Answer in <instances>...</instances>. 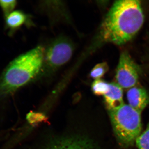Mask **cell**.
Wrapping results in <instances>:
<instances>
[{
  "label": "cell",
  "mask_w": 149,
  "mask_h": 149,
  "mask_svg": "<svg viewBox=\"0 0 149 149\" xmlns=\"http://www.w3.org/2000/svg\"><path fill=\"white\" fill-rule=\"evenodd\" d=\"M48 149H96L90 141L80 138L62 139L54 143Z\"/></svg>",
  "instance_id": "ba28073f"
},
{
  "label": "cell",
  "mask_w": 149,
  "mask_h": 149,
  "mask_svg": "<svg viewBox=\"0 0 149 149\" xmlns=\"http://www.w3.org/2000/svg\"><path fill=\"white\" fill-rule=\"evenodd\" d=\"M109 70L107 63L103 62L95 65L91 70L90 76L93 79H99L105 74Z\"/></svg>",
  "instance_id": "8fae6325"
},
{
  "label": "cell",
  "mask_w": 149,
  "mask_h": 149,
  "mask_svg": "<svg viewBox=\"0 0 149 149\" xmlns=\"http://www.w3.org/2000/svg\"><path fill=\"white\" fill-rule=\"evenodd\" d=\"M144 21L140 1H116L107 14L102 25L103 39L118 45H123L139 32Z\"/></svg>",
  "instance_id": "6da1fadb"
},
{
  "label": "cell",
  "mask_w": 149,
  "mask_h": 149,
  "mask_svg": "<svg viewBox=\"0 0 149 149\" xmlns=\"http://www.w3.org/2000/svg\"><path fill=\"white\" fill-rule=\"evenodd\" d=\"M109 89V83L101 79H97L92 85V90L93 93L97 96L104 95Z\"/></svg>",
  "instance_id": "30bf717a"
},
{
  "label": "cell",
  "mask_w": 149,
  "mask_h": 149,
  "mask_svg": "<svg viewBox=\"0 0 149 149\" xmlns=\"http://www.w3.org/2000/svg\"><path fill=\"white\" fill-rule=\"evenodd\" d=\"M16 1H1L0 0V7L6 17L12 12V10L16 6Z\"/></svg>",
  "instance_id": "4fadbf2b"
},
{
  "label": "cell",
  "mask_w": 149,
  "mask_h": 149,
  "mask_svg": "<svg viewBox=\"0 0 149 149\" xmlns=\"http://www.w3.org/2000/svg\"><path fill=\"white\" fill-rule=\"evenodd\" d=\"M45 53L44 48L38 46L10 63L0 78V101L7 98L37 76L42 67Z\"/></svg>",
  "instance_id": "7a4b0ae2"
},
{
  "label": "cell",
  "mask_w": 149,
  "mask_h": 149,
  "mask_svg": "<svg viewBox=\"0 0 149 149\" xmlns=\"http://www.w3.org/2000/svg\"><path fill=\"white\" fill-rule=\"evenodd\" d=\"M26 20L25 14L20 11H15L6 17V24L9 28L15 29L22 26Z\"/></svg>",
  "instance_id": "9c48e42d"
},
{
  "label": "cell",
  "mask_w": 149,
  "mask_h": 149,
  "mask_svg": "<svg viewBox=\"0 0 149 149\" xmlns=\"http://www.w3.org/2000/svg\"><path fill=\"white\" fill-rule=\"evenodd\" d=\"M138 67L126 52L120 55L116 69V79L121 88L127 89L133 88L139 79Z\"/></svg>",
  "instance_id": "5b68a950"
},
{
  "label": "cell",
  "mask_w": 149,
  "mask_h": 149,
  "mask_svg": "<svg viewBox=\"0 0 149 149\" xmlns=\"http://www.w3.org/2000/svg\"><path fill=\"white\" fill-rule=\"evenodd\" d=\"M129 105L141 113L149 104V95L146 91L143 88L133 87L127 93Z\"/></svg>",
  "instance_id": "8992f818"
},
{
  "label": "cell",
  "mask_w": 149,
  "mask_h": 149,
  "mask_svg": "<svg viewBox=\"0 0 149 149\" xmlns=\"http://www.w3.org/2000/svg\"><path fill=\"white\" fill-rule=\"evenodd\" d=\"M74 47L66 37L54 40L45 52L44 62L48 71H53L66 63L72 57Z\"/></svg>",
  "instance_id": "277c9868"
},
{
  "label": "cell",
  "mask_w": 149,
  "mask_h": 149,
  "mask_svg": "<svg viewBox=\"0 0 149 149\" xmlns=\"http://www.w3.org/2000/svg\"><path fill=\"white\" fill-rule=\"evenodd\" d=\"M136 143L138 149H149V123L146 130L136 139Z\"/></svg>",
  "instance_id": "7c38bea8"
},
{
  "label": "cell",
  "mask_w": 149,
  "mask_h": 149,
  "mask_svg": "<svg viewBox=\"0 0 149 149\" xmlns=\"http://www.w3.org/2000/svg\"><path fill=\"white\" fill-rule=\"evenodd\" d=\"M104 100L108 111L117 109L124 104L122 88L117 83H109V89Z\"/></svg>",
  "instance_id": "52a82bcc"
},
{
  "label": "cell",
  "mask_w": 149,
  "mask_h": 149,
  "mask_svg": "<svg viewBox=\"0 0 149 149\" xmlns=\"http://www.w3.org/2000/svg\"><path fill=\"white\" fill-rule=\"evenodd\" d=\"M113 130L120 146H133L141 135V113L124 104L117 109L109 111Z\"/></svg>",
  "instance_id": "3957f363"
}]
</instances>
